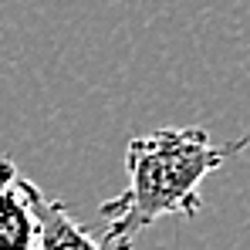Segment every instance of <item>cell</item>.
<instances>
[{
    "label": "cell",
    "instance_id": "6da1fadb",
    "mask_svg": "<svg viewBox=\"0 0 250 250\" xmlns=\"http://www.w3.org/2000/svg\"><path fill=\"white\" fill-rule=\"evenodd\" d=\"M250 139L213 142L207 128H156L135 135L125 146L128 186L105 200L98 213L105 220L102 250H132L135 237L163 216L193 220L203 213L200 186L209 172L240 156Z\"/></svg>",
    "mask_w": 250,
    "mask_h": 250
},
{
    "label": "cell",
    "instance_id": "7a4b0ae2",
    "mask_svg": "<svg viewBox=\"0 0 250 250\" xmlns=\"http://www.w3.org/2000/svg\"><path fill=\"white\" fill-rule=\"evenodd\" d=\"M24 196H27L34 223H38L34 250H102V244L88 233V227L68 209L64 200L44 193L31 179H24Z\"/></svg>",
    "mask_w": 250,
    "mask_h": 250
},
{
    "label": "cell",
    "instance_id": "3957f363",
    "mask_svg": "<svg viewBox=\"0 0 250 250\" xmlns=\"http://www.w3.org/2000/svg\"><path fill=\"white\" fill-rule=\"evenodd\" d=\"M38 223L24 196V176L14 159L0 156V250H34Z\"/></svg>",
    "mask_w": 250,
    "mask_h": 250
}]
</instances>
